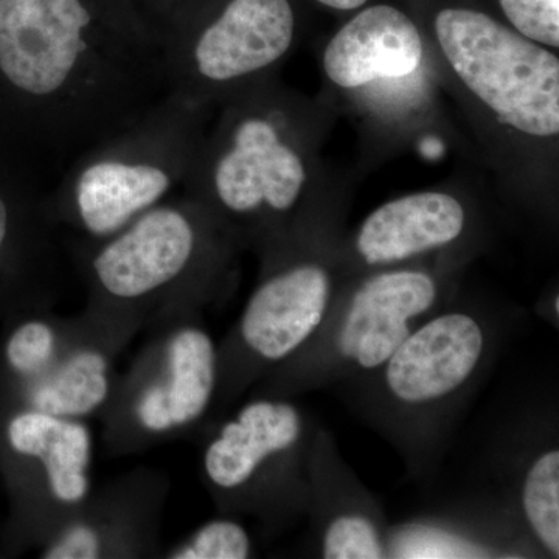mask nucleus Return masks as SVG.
Wrapping results in <instances>:
<instances>
[{
    "label": "nucleus",
    "mask_w": 559,
    "mask_h": 559,
    "mask_svg": "<svg viewBox=\"0 0 559 559\" xmlns=\"http://www.w3.org/2000/svg\"><path fill=\"white\" fill-rule=\"evenodd\" d=\"M437 43L452 72L500 124L533 139L559 134V60L487 13L444 9Z\"/></svg>",
    "instance_id": "obj_11"
},
{
    "label": "nucleus",
    "mask_w": 559,
    "mask_h": 559,
    "mask_svg": "<svg viewBox=\"0 0 559 559\" xmlns=\"http://www.w3.org/2000/svg\"><path fill=\"white\" fill-rule=\"evenodd\" d=\"M318 419L289 399L252 395L210 432L202 481L227 516H252L280 533L310 506L308 459Z\"/></svg>",
    "instance_id": "obj_7"
},
{
    "label": "nucleus",
    "mask_w": 559,
    "mask_h": 559,
    "mask_svg": "<svg viewBox=\"0 0 559 559\" xmlns=\"http://www.w3.org/2000/svg\"><path fill=\"white\" fill-rule=\"evenodd\" d=\"M423 61L415 22L392 5H373L349 20L323 51L326 79L356 90L382 79L412 75Z\"/></svg>",
    "instance_id": "obj_19"
},
{
    "label": "nucleus",
    "mask_w": 559,
    "mask_h": 559,
    "mask_svg": "<svg viewBox=\"0 0 559 559\" xmlns=\"http://www.w3.org/2000/svg\"><path fill=\"white\" fill-rule=\"evenodd\" d=\"M84 311L130 333L202 311L229 296L240 245L200 202L176 194L97 241H69Z\"/></svg>",
    "instance_id": "obj_2"
},
{
    "label": "nucleus",
    "mask_w": 559,
    "mask_h": 559,
    "mask_svg": "<svg viewBox=\"0 0 559 559\" xmlns=\"http://www.w3.org/2000/svg\"><path fill=\"white\" fill-rule=\"evenodd\" d=\"M316 2L337 11H353L366 5L367 0H316Z\"/></svg>",
    "instance_id": "obj_23"
},
{
    "label": "nucleus",
    "mask_w": 559,
    "mask_h": 559,
    "mask_svg": "<svg viewBox=\"0 0 559 559\" xmlns=\"http://www.w3.org/2000/svg\"><path fill=\"white\" fill-rule=\"evenodd\" d=\"M323 229L271 246L240 319L218 344V389L212 421L272 370L296 356L329 314L344 286L337 250Z\"/></svg>",
    "instance_id": "obj_6"
},
{
    "label": "nucleus",
    "mask_w": 559,
    "mask_h": 559,
    "mask_svg": "<svg viewBox=\"0 0 559 559\" xmlns=\"http://www.w3.org/2000/svg\"><path fill=\"white\" fill-rule=\"evenodd\" d=\"M311 549L326 559L388 558L389 522L380 500L342 457L333 432L316 423L310 459Z\"/></svg>",
    "instance_id": "obj_13"
},
{
    "label": "nucleus",
    "mask_w": 559,
    "mask_h": 559,
    "mask_svg": "<svg viewBox=\"0 0 559 559\" xmlns=\"http://www.w3.org/2000/svg\"><path fill=\"white\" fill-rule=\"evenodd\" d=\"M469 212L454 194L418 191L380 205L337 252L344 278L403 266L448 252L465 240Z\"/></svg>",
    "instance_id": "obj_14"
},
{
    "label": "nucleus",
    "mask_w": 559,
    "mask_h": 559,
    "mask_svg": "<svg viewBox=\"0 0 559 559\" xmlns=\"http://www.w3.org/2000/svg\"><path fill=\"white\" fill-rule=\"evenodd\" d=\"M75 318L72 336L49 370L25 384L0 388V403L84 421L102 414L116 382V360L134 336L86 311Z\"/></svg>",
    "instance_id": "obj_15"
},
{
    "label": "nucleus",
    "mask_w": 559,
    "mask_h": 559,
    "mask_svg": "<svg viewBox=\"0 0 559 559\" xmlns=\"http://www.w3.org/2000/svg\"><path fill=\"white\" fill-rule=\"evenodd\" d=\"M162 557L167 559H248L255 557L252 536L235 516L223 514L201 527Z\"/></svg>",
    "instance_id": "obj_20"
},
{
    "label": "nucleus",
    "mask_w": 559,
    "mask_h": 559,
    "mask_svg": "<svg viewBox=\"0 0 559 559\" xmlns=\"http://www.w3.org/2000/svg\"><path fill=\"white\" fill-rule=\"evenodd\" d=\"M207 116L209 109L167 97L70 162L49 193L61 237L103 240L182 193Z\"/></svg>",
    "instance_id": "obj_4"
},
{
    "label": "nucleus",
    "mask_w": 559,
    "mask_h": 559,
    "mask_svg": "<svg viewBox=\"0 0 559 559\" xmlns=\"http://www.w3.org/2000/svg\"><path fill=\"white\" fill-rule=\"evenodd\" d=\"M296 38L289 0H183L159 31L167 97L210 109L267 80Z\"/></svg>",
    "instance_id": "obj_8"
},
{
    "label": "nucleus",
    "mask_w": 559,
    "mask_h": 559,
    "mask_svg": "<svg viewBox=\"0 0 559 559\" xmlns=\"http://www.w3.org/2000/svg\"><path fill=\"white\" fill-rule=\"evenodd\" d=\"M288 116L267 80L234 95L183 186L240 248L263 252L323 227L305 207L307 162Z\"/></svg>",
    "instance_id": "obj_3"
},
{
    "label": "nucleus",
    "mask_w": 559,
    "mask_h": 559,
    "mask_svg": "<svg viewBox=\"0 0 559 559\" xmlns=\"http://www.w3.org/2000/svg\"><path fill=\"white\" fill-rule=\"evenodd\" d=\"M61 240L49 193L0 186V323L14 312L51 308L60 280Z\"/></svg>",
    "instance_id": "obj_16"
},
{
    "label": "nucleus",
    "mask_w": 559,
    "mask_h": 559,
    "mask_svg": "<svg viewBox=\"0 0 559 559\" xmlns=\"http://www.w3.org/2000/svg\"><path fill=\"white\" fill-rule=\"evenodd\" d=\"M499 462L496 499L521 525L536 557H559V444L557 418L528 423Z\"/></svg>",
    "instance_id": "obj_17"
},
{
    "label": "nucleus",
    "mask_w": 559,
    "mask_h": 559,
    "mask_svg": "<svg viewBox=\"0 0 559 559\" xmlns=\"http://www.w3.org/2000/svg\"><path fill=\"white\" fill-rule=\"evenodd\" d=\"M518 319L452 299L378 369L336 385L353 412L399 452L407 479H437Z\"/></svg>",
    "instance_id": "obj_1"
},
{
    "label": "nucleus",
    "mask_w": 559,
    "mask_h": 559,
    "mask_svg": "<svg viewBox=\"0 0 559 559\" xmlns=\"http://www.w3.org/2000/svg\"><path fill=\"white\" fill-rule=\"evenodd\" d=\"M92 433L84 419L0 403V479L9 499L3 551L39 549L92 492Z\"/></svg>",
    "instance_id": "obj_10"
},
{
    "label": "nucleus",
    "mask_w": 559,
    "mask_h": 559,
    "mask_svg": "<svg viewBox=\"0 0 559 559\" xmlns=\"http://www.w3.org/2000/svg\"><path fill=\"white\" fill-rule=\"evenodd\" d=\"M168 479L135 469L91 492L72 520L39 547L43 559L159 557Z\"/></svg>",
    "instance_id": "obj_12"
},
{
    "label": "nucleus",
    "mask_w": 559,
    "mask_h": 559,
    "mask_svg": "<svg viewBox=\"0 0 559 559\" xmlns=\"http://www.w3.org/2000/svg\"><path fill=\"white\" fill-rule=\"evenodd\" d=\"M130 2L138 10L140 16L148 22L151 28L159 36L162 25L183 0H130Z\"/></svg>",
    "instance_id": "obj_22"
},
{
    "label": "nucleus",
    "mask_w": 559,
    "mask_h": 559,
    "mask_svg": "<svg viewBox=\"0 0 559 559\" xmlns=\"http://www.w3.org/2000/svg\"><path fill=\"white\" fill-rule=\"evenodd\" d=\"M538 558L520 524L498 499H479L455 513L390 527L388 558Z\"/></svg>",
    "instance_id": "obj_18"
},
{
    "label": "nucleus",
    "mask_w": 559,
    "mask_h": 559,
    "mask_svg": "<svg viewBox=\"0 0 559 559\" xmlns=\"http://www.w3.org/2000/svg\"><path fill=\"white\" fill-rule=\"evenodd\" d=\"M511 28L547 49L559 47V0H499Z\"/></svg>",
    "instance_id": "obj_21"
},
{
    "label": "nucleus",
    "mask_w": 559,
    "mask_h": 559,
    "mask_svg": "<svg viewBox=\"0 0 559 559\" xmlns=\"http://www.w3.org/2000/svg\"><path fill=\"white\" fill-rule=\"evenodd\" d=\"M452 299L451 272L419 261L345 278L311 341L261 378L252 395L293 400L378 369Z\"/></svg>",
    "instance_id": "obj_5"
},
{
    "label": "nucleus",
    "mask_w": 559,
    "mask_h": 559,
    "mask_svg": "<svg viewBox=\"0 0 559 559\" xmlns=\"http://www.w3.org/2000/svg\"><path fill=\"white\" fill-rule=\"evenodd\" d=\"M218 389V342L202 316L151 329L102 411L103 439L114 455L134 454L212 421Z\"/></svg>",
    "instance_id": "obj_9"
}]
</instances>
